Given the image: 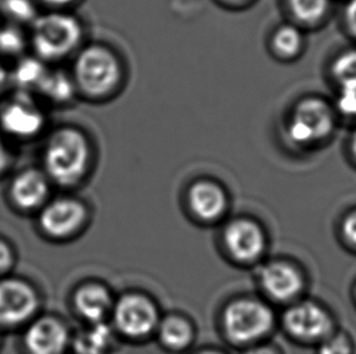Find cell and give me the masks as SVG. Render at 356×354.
I'll list each match as a JSON object with an SVG mask.
<instances>
[{"instance_id": "cb8c5ba5", "label": "cell", "mask_w": 356, "mask_h": 354, "mask_svg": "<svg viewBox=\"0 0 356 354\" xmlns=\"http://www.w3.org/2000/svg\"><path fill=\"white\" fill-rule=\"evenodd\" d=\"M318 354H355V342L347 331L337 329L316 345Z\"/></svg>"}, {"instance_id": "4316f807", "label": "cell", "mask_w": 356, "mask_h": 354, "mask_svg": "<svg viewBox=\"0 0 356 354\" xmlns=\"http://www.w3.org/2000/svg\"><path fill=\"white\" fill-rule=\"evenodd\" d=\"M339 238L346 250L356 254V208L343 215L339 222Z\"/></svg>"}, {"instance_id": "74e56055", "label": "cell", "mask_w": 356, "mask_h": 354, "mask_svg": "<svg viewBox=\"0 0 356 354\" xmlns=\"http://www.w3.org/2000/svg\"><path fill=\"white\" fill-rule=\"evenodd\" d=\"M227 1H232V3H235V1H240V0H227Z\"/></svg>"}, {"instance_id": "5bb4252c", "label": "cell", "mask_w": 356, "mask_h": 354, "mask_svg": "<svg viewBox=\"0 0 356 354\" xmlns=\"http://www.w3.org/2000/svg\"><path fill=\"white\" fill-rule=\"evenodd\" d=\"M50 183L44 170L24 169L16 174L10 183V201L24 212L39 211L49 201Z\"/></svg>"}, {"instance_id": "484cf974", "label": "cell", "mask_w": 356, "mask_h": 354, "mask_svg": "<svg viewBox=\"0 0 356 354\" xmlns=\"http://www.w3.org/2000/svg\"><path fill=\"white\" fill-rule=\"evenodd\" d=\"M26 49V37L16 26L0 28V53L5 56H17Z\"/></svg>"}, {"instance_id": "e0dca14e", "label": "cell", "mask_w": 356, "mask_h": 354, "mask_svg": "<svg viewBox=\"0 0 356 354\" xmlns=\"http://www.w3.org/2000/svg\"><path fill=\"white\" fill-rule=\"evenodd\" d=\"M113 344V332L105 321L88 324L81 331H78L71 345L76 354H107Z\"/></svg>"}, {"instance_id": "d6a6232c", "label": "cell", "mask_w": 356, "mask_h": 354, "mask_svg": "<svg viewBox=\"0 0 356 354\" xmlns=\"http://www.w3.org/2000/svg\"><path fill=\"white\" fill-rule=\"evenodd\" d=\"M245 354H279L270 346H255Z\"/></svg>"}, {"instance_id": "836d02e7", "label": "cell", "mask_w": 356, "mask_h": 354, "mask_svg": "<svg viewBox=\"0 0 356 354\" xmlns=\"http://www.w3.org/2000/svg\"><path fill=\"white\" fill-rule=\"evenodd\" d=\"M43 1L45 4L54 6V8H63V6L72 4L74 0H43Z\"/></svg>"}, {"instance_id": "5b68a950", "label": "cell", "mask_w": 356, "mask_h": 354, "mask_svg": "<svg viewBox=\"0 0 356 354\" xmlns=\"http://www.w3.org/2000/svg\"><path fill=\"white\" fill-rule=\"evenodd\" d=\"M40 297L24 278L0 277V330L17 329L38 316Z\"/></svg>"}, {"instance_id": "9a60e30c", "label": "cell", "mask_w": 356, "mask_h": 354, "mask_svg": "<svg viewBox=\"0 0 356 354\" xmlns=\"http://www.w3.org/2000/svg\"><path fill=\"white\" fill-rule=\"evenodd\" d=\"M188 201L191 212L203 222H216L227 212V193L216 182L202 180L193 183Z\"/></svg>"}, {"instance_id": "44dd1931", "label": "cell", "mask_w": 356, "mask_h": 354, "mask_svg": "<svg viewBox=\"0 0 356 354\" xmlns=\"http://www.w3.org/2000/svg\"><path fill=\"white\" fill-rule=\"evenodd\" d=\"M303 37L297 27L284 26L276 31L273 38V49L281 58H293L300 51Z\"/></svg>"}, {"instance_id": "30bf717a", "label": "cell", "mask_w": 356, "mask_h": 354, "mask_svg": "<svg viewBox=\"0 0 356 354\" xmlns=\"http://www.w3.org/2000/svg\"><path fill=\"white\" fill-rule=\"evenodd\" d=\"M0 126L16 139H32L44 129L45 115L29 92L19 91L1 106Z\"/></svg>"}, {"instance_id": "8fae6325", "label": "cell", "mask_w": 356, "mask_h": 354, "mask_svg": "<svg viewBox=\"0 0 356 354\" xmlns=\"http://www.w3.org/2000/svg\"><path fill=\"white\" fill-rule=\"evenodd\" d=\"M71 339L67 326L60 318L43 314L24 326L22 347L27 354H65Z\"/></svg>"}, {"instance_id": "83f0119b", "label": "cell", "mask_w": 356, "mask_h": 354, "mask_svg": "<svg viewBox=\"0 0 356 354\" xmlns=\"http://www.w3.org/2000/svg\"><path fill=\"white\" fill-rule=\"evenodd\" d=\"M336 107L341 115L356 118V89H341Z\"/></svg>"}, {"instance_id": "ba28073f", "label": "cell", "mask_w": 356, "mask_h": 354, "mask_svg": "<svg viewBox=\"0 0 356 354\" xmlns=\"http://www.w3.org/2000/svg\"><path fill=\"white\" fill-rule=\"evenodd\" d=\"M111 316L117 330L134 340L151 335L157 330L161 321L154 302L140 294L120 297L113 305Z\"/></svg>"}, {"instance_id": "d590c367", "label": "cell", "mask_w": 356, "mask_h": 354, "mask_svg": "<svg viewBox=\"0 0 356 354\" xmlns=\"http://www.w3.org/2000/svg\"><path fill=\"white\" fill-rule=\"evenodd\" d=\"M352 298H353V302H354V306H355V308H356V280H355V282H354V285H353Z\"/></svg>"}, {"instance_id": "7a4b0ae2", "label": "cell", "mask_w": 356, "mask_h": 354, "mask_svg": "<svg viewBox=\"0 0 356 354\" xmlns=\"http://www.w3.org/2000/svg\"><path fill=\"white\" fill-rule=\"evenodd\" d=\"M31 24L32 45L42 60L66 58L82 40V26L72 15L50 12L38 16Z\"/></svg>"}, {"instance_id": "e575fe53", "label": "cell", "mask_w": 356, "mask_h": 354, "mask_svg": "<svg viewBox=\"0 0 356 354\" xmlns=\"http://www.w3.org/2000/svg\"><path fill=\"white\" fill-rule=\"evenodd\" d=\"M350 149H352L353 155L356 159V130L353 133L352 141H350Z\"/></svg>"}, {"instance_id": "3957f363", "label": "cell", "mask_w": 356, "mask_h": 354, "mask_svg": "<svg viewBox=\"0 0 356 354\" xmlns=\"http://www.w3.org/2000/svg\"><path fill=\"white\" fill-rule=\"evenodd\" d=\"M274 323V313L270 307L250 297L232 301L222 316L225 335L236 345L258 342L270 334Z\"/></svg>"}, {"instance_id": "52a82bcc", "label": "cell", "mask_w": 356, "mask_h": 354, "mask_svg": "<svg viewBox=\"0 0 356 354\" xmlns=\"http://www.w3.org/2000/svg\"><path fill=\"white\" fill-rule=\"evenodd\" d=\"M334 123L331 106L320 99H307L294 108L287 125V136L299 146L318 144L331 135Z\"/></svg>"}, {"instance_id": "8992f818", "label": "cell", "mask_w": 356, "mask_h": 354, "mask_svg": "<svg viewBox=\"0 0 356 354\" xmlns=\"http://www.w3.org/2000/svg\"><path fill=\"white\" fill-rule=\"evenodd\" d=\"M284 326L293 339L309 345H318L338 329L332 313L312 300L293 302L284 312Z\"/></svg>"}, {"instance_id": "1f68e13d", "label": "cell", "mask_w": 356, "mask_h": 354, "mask_svg": "<svg viewBox=\"0 0 356 354\" xmlns=\"http://www.w3.org/2000/svg\"><path fill=\"white\" fill-rule=\"evenodd\" d=\"M10 83V73L8 69L5 68L4 65L0 62V92L4 90L5 87H8Z\"/></svg>"}, {"instance_id": "ffe728a7", "label": "cell", "mask_w": 356, "mask_h": 354, "mask_svg": "<svg viewBox=\"0 0 356 354\" xmlns=\"http://www.w3.org/2000/svg\"><path fill=\"white\" fill-rule=\"evenodd\" d=\"M76 85L72 78L63 71H49L39 84L38 91L54 103H66L74 95Z\"/></svg>"}, {"instance_id": "f546056e", "label": "cell", "mask_w": 356, "mask_h": 354, "mask_svg": "<svg viewBox=\"0 0 356 354\" xmlns=\"http://www.w3.org/2000/svg\"><path fill=\"white\" fill-rule=\"evenodd\" d=\"M344 16L348 28L356 37V0H348Z\"/></svg>"}, {"instance_id": "277c9868", "label": "cell", "mask_w": 356, "mask_h": 354, "mask_svg": "<svg viewBox=\"0 0 356 354\" xmlns=\"http://www.w3.org/2000/svg\"><path fill=\"white\" fill-rule=\"evenodd\" d=\"M120 77L115 53L102 47L84 49L74 63L76 84L88 95H106L118 85Z\"/></svg>"}, {"instance_id": "d6986e66", "label": "cell", "mask_w": 356, "mask_h": 354, "mask_svg": "<svg viewBox=\"0 0 356 354\" xmlns=\"http://www.w3.org/2000/svg\"><path fill=\"white\" fill-rule=\"evenodd\" d=\"M48 68L44 66L43 60L39 58H24L10 73V82L19 91L29 92L38 89Z\"/></svg>"}, {"instance_id": "2e32d148", "label": "cell", "mask_w": 356, "mask_h": 354, "mask_svg": "<svg viewBox=\"0 0 356 354\" xmlns=\"http://www.w3.org/2000/svg\"><path fill=\"white\" fill-rule=\"evenodd\" d=\"M113 305L110 292L97 283L84 284L73 295V307L88 324L105 321V318L111 316Z\"/></svg>"}, {"instance_id": "ac0fdd59", "label": "cell", "mask_w": 356, "mask_h": 354, "mask_svg": "<svg viewBox=\"0 0 356 354\" xmlns=\"http://www.w3.org/2000/svg\"><path fill=\"white\" fill-rule=\"evenodd\" d=\"M159 340L167 348L183 351L193 344V328L191 323L181 316L165 317L159 321Z\"/></svg>"}, {"instance_id": "8d00e7d4", "label": "cell", "mask_w": 356, "mask_h": 354, "mask_svg": "<svg viewBox=\"0 0 356 354\" xmlns=\"http://www.w3.org/2000/svg\"><path fill=\"white\" fill-rule=\"evenodd\" d=\"M200 354H222L219 353V352H214V351H206V352H202V353Z\"/></svg>"}, {"instance_id": "9c48e42d", "label": "cell", "mask_w": 356, "mask_h": 354, "mask_svg": "<svg viewBox=\"0 0 356 354\" xmlns=\"http://www.w3.org/2000/svg\"><path fill=\"white\" fill-rule=\"evenodd\" d=\"M87 220L83 203L68 196L49 201L38 211V226L44 235L55 240L68 239L78 233Z\"/></svg>"}, {"instance_id": "d4e9b609", "label": "cell", "mask_w": 356, "mask_h": 354, "mask_svg": "<svg viewBox=\"0 0 356 354\" xmlns=\"http://www.w3.org/2000/svg\"><path fill=\"white\" fill-rule=\"evenodd\" d=\"M1 10L16 24H32L38 17L32 0H1Z\"/></svg>"}, {"instance_id": "4fadbf2b", "label": "cell", "mask_w": 356, "mask_h": 354, "mask_svg": "<svg viewBox=\"0 0 356 354\" xmlns=\"http://www.w3.org/2000/svg\"><path fill=\"white\" fill-rule=\"evenodd\" d=\"M222 237L227 253L241 264L255 262L264 254L266 248L264 230L254 221L247 219L232 221Z\"/></svg>"}, {"instance_id": "603a6c76", "label": "cell", "mask_w": 356, "mask_h": 354, "mask_svg": "<svg viewBox=\"0 0 356 354\" xmlns=\"http://www.w3.org/2000/svg\"><path fill=\"white\" fill-rule=\"evenodd\" d=\"M333 77L341 89H356V50L341 53L333 63Z\"/></svg>"}, {"instance_id": "6da1fadb", "label": "cell", "mask_w": 356, "mask_h": 354, "mask_svg": "<svg viewBox=\"0 0 356 354\" xmlns=\"http://www.w3.org/2000/svg\"><path fill=\"white\" fill-rule=\"evenodd\" d=\"M90 163V146L79 130L58 129L49 137L43 153L44 173L50 182L71 187L82 181Z\"/></svg>"}, {"instance_id": "f1b7e54d", "label": "cell", "mask_w": 356, "mask_h": 354, "mask_svg": "<svg viewBox=\"0 0 356 354\" xmlns=\"http://www.w3.org/2000/svg\"><path fill=\"white\" fill-rule=\"evenodd\" d=\"M16 264V254L13 245L0 237V277L9 276Z\"/></svg>"}, {"instance_id": "f35d334b", "label": "cell", "mask_w": 356, "mask_h": 354, "mask_svg": "<svg viewBox=\"0 0 356 354\" xmlns=\"http://www.w3.org/2000/svg\"><path fill=\"white\" fill-rule=\"evenodd\" d=\"M0 342H1V339H0Z\"/></svg>"}, {"instance_id": "7c38bea8", "label": "cell", "mask_w": 356, "mask_h": 354, "mask_svg": "<svg viewBox=\"0 0 356 354\" xmlns=\"http://www.w3.org/2000/svg\"><path fill=\"white\" fill-rule=\"evenodd\" d=\"M258 279L266 296L281 303L297 301L305 287L303 273L286 261L264 264L260 268Z\"/></svg>"}, {"instance_id": "4dcf8cb0", "label": "cell", "mask_w": 356, "mask_h": 354, "mask_svg": "<svg viewBox=\"0 0 356 354\" xmlns=\"http://www.w3.org/2000/svg\"><path fill=\"white\" fill-rule=\"evenodd\" d=\"M10 164H11V153L8 144H5L4 139L0 135V175L9 169Z\"/></svg>"}, {"instance_id": "7402d4cb", "label": "cell", "mask_w": 356, "mask_h": 354, "mask_svg": "<svg viewBox=\"0 0 356 354\" xmlns=\"http://www.w3.org/2000/svg\"><path fill=\"white\" fill-rule=\"evenodd\" d=\"M294 17L307 24H318L330 9V0H289Z\"/></svg>"}]
</instances>
